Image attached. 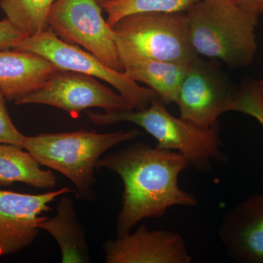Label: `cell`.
<instances>
[{"instance_id":"6da1fadb","label":"cell","mask_w":263,"mask_h":263,"mask_svg":"<svg viewBox=\"0 0 263 263\" xmlns=\"http://www.w3.org/2000/svg\"><path fill=\"white\" fill-rule=\"evenodd\" d=\"M188 167L187 159L179 152L146 143H132L100 159L97 170L115 173L124 184L117 236L130 233L143 219L163 217L174 205H196V197L179 187V175Z\"/></svg>"},{"instance_id":"7a4b0ae2","label":"cell","mask_w":263,"mask_h":263,"mask_svg":"<svg viewBox=\"0 0 263 263\" xmlns=\"http://www.w3.org/2000/svg\"><path fill=\"white\" fill-rule=\"evenodd\" d=\"M165 104L155 99L143 110H128L114 113L87 112L96 125H111L130 122L153 136L156 147L179 152L187 159L190 167L199 172L209 173L214 164H226L228 157L221 150L219 124L205 128L170 114Z\"/></svg>"},{"instance_id":"3957f363","label":"cell","mask_w":263,"mask_h":263,"mask_svg":"<svg viewBox=\"0 0 263 263\" xmlns=\"http://www.w3.org/2000/svg\"><path fill=\"white\" fill-rule=\"evenodd\" d=\"M186 13L190 40L198 56L220 60L232 68L253 62L258 16L242 9L234 0H200Z\"/></svg>"},{"instance_id":"277c9868","label":"cell","mask_w":263,"mask_h":263,"mask_svg":"<svg viewBox=\"0 0 263 263\" xmlns=\"http://www.w3.org/2000/svg\"><path fill=\"white\" fill-rule=\"evenodd\" d=\"M138 129L100 134L95 131L41 133L26 136L23 148L42 165L64 175L75 185L78 197L94 201L95 170L100 157L112 147L141 136Z\"/></svg>"},{"instance_id":"5b68a950","label":"cell","mask_w":263,"mask_h":263,"mask_svg":"<svg viewBox=\"0 0 263 263\" xmlns=\"http://www.w3.org/2000/svg\"><path fill=\"white\" fill-rule=\"evenodd\" d=\"M112 29L118 41L147 58L190 65L200 57L192 45L186 12L134 13Z\"/></svg>"},{"instance_id":"8992f818","label":"cell","mask_w":263,"mask_h":263,"mask_svg":"<svg viewBox=\"0 0 263 263\" xmlns=\"http://www.w3.org/2000/svg\"><path fill=\"white\" fill-rule=\"evenodd\" d=\"M15 49L40 55L59 70L80 72L101 79L115 88L135 110L148 108L154 100L159 98L155 91L141 86L125 72L107 67L90 52L62 41L50 27L37 35L24 38Z\"/></svg>"},{"instance_id":"52a82bcc","label":"cell","mask_w":263,"mask_h":263,"mask_svg":"<svg viewBox=\"0 0 263 263\" xmlns=\"http://www.w3.org/2000/svg\"><path fill=\"white\" fill-rule=\"evenodd\" d=\"M102 9L97 0H57L48 14V27L62 41L81 46L107 67L124 72L115 33Z\"/></svg>"},{"instance_id":"ba28073f","label":"cell","mask_w":263,"mask_h":263,"mask_svg":"<svg viewBox=\"0 0 263 263\" xmlns=\"http://www.w3.org/2000/svg\"><path fill=\"white\" fill-rule=\"evenodd\" d=\"M215 60L196 59L189 65L176 103L183 119L209 128L219 117L233 111L238 91H235Z\"/></svg>"},{"instance_id":"9c48e42d","label":"cell","mask_w":263,"mask_h":263,"mask_svg":"<svg viewBox=\"0 0 263 263\" xmlns=\"http://www.w3.org/2000/svg\"><path fill=\"white\" fill-rule=\"evenodd\" d=\"M41 104L62 109L79 117L88 108H103L107 113L133 110L124 97L92 77L80 72L58 70L17 105Z\"/></svg>"},{"instance_id":"30bf717a","label":"cell","mask_w":263,"mask_h":263,"mask_svg":"<svg viewBox=\"0 0 263 263\" xmlns=\"http://www.w3.org/2000/svg\"><path fill=\"white\" fill-rule=\"evenodd\" d=\"M63 187L39 195L0 190V257L18 253L29 247L39 235L41 214L51 210L57 197L72 193Z\"/></svg>"},{"instance_id":"8fae6325","label":"cell","mask_w":263,"mask_h":263,"mask_svg":"<svg viewBox=\"0 0 263 263\" xmlns=\"http://www.w3.org/2000/svg\"><path fill=\"white\" fill-rule=\"evenodd\" d=\"M106 263H190L192 256L181 235L141 226L133 233L107 240L103 245Z\"/></svg>"},{"instance_id":"7c38bea8","label":"cell","mask_w":263,"mask_h":263,"mask_svg":"<svg viewBox=\"0 0 263 263\" xmlns=\"http://www.w3.org/2000/svg\"><path fill=\"white\" fill-rule=\"evenodd\" d=\"M218 233L234 262L263 263V193L249 196L228 211Z\"/></svg>"},{"instance_id":"4fadbf2b","label":"cell","mask_w":263,"mask_h":263,"mask_svg":"<svg viewBox=\"0 0 263 263\" xmlns=\"http://www.w3.org/2000/svg\"><path fill=\"white\" fill-rule=\"evenodd\" d=\"M59 69L32 52L0 50V91L17 105L39 89Z\"/></svg>"},{"instance_id":"5bb4252c","label":"cell","mask_w":263,"mask_h":263,"mask_svg":"<svg viewBox=\"0 0 263 263\" xmlns=\"http://www.w3.org/2000/svg\"><path fill=\"white\" fill-rule=\"evenodd\" d=\"M117 41L123 71L133 81L146 84L165 105L176 103L189 65L147 58Z\"/></svg>"},{"instance_id":"9a60e30c","label":"cell","mask_w":263,"mask_h":263,"mask_svg":"<svg viewBox=\"0 0 263 263\" xmlns=\"http://www.w3.org/2000/svg\"><path fill=\"white\" fill-rule=\"evenodd\" d=\"M38 227L56 240L61 251L62 263L91 262L86 233L78 220L70 197L62 195L57 204L56 215L43 216Z\"/></svg>"},{"instance_id":"2e32d148","label":"cell","mask_w":263,"mask_h":263,"mask_svg":"<svg viewBox=\"0 0 263 263\" xmlns=\"http://www.w3.org/2000/svg\"><path fill=\"white\" fill-rule=\"evenodd\" d=\"M23 148L0 143V186L21 182L41 189L56 186L57 178L50 171H44L39 162Z\"/></svg>"},{"instance_id":"e0dca14e","label":"cell","mask_w":263,"mask_h":263,"mask_svg":"<svg viewBox=\"0 0 263 263\" xmlns=\"http://www.w3.org/2000/svg\"><path fill=\"white\" fill-rule=\"evenodd\" d=\"M55 0H0L5 17L27 37L48 28V16Z\"/></svg>"},{"instance_id":"ac0fdd59","label":"cell","mask_w":263,"mask_h":263,"mask_svg":"<svg viewBox=\"0 0 263 263\" xmlns=\"http://www.w3.org/2000/svg\"><path fill=\"white\" fill-rule=\"evenodd\" d=\"M200 0H115L100 3L106 12L107 23L113 27L126 15L146 12H186Z\"/></svg>"},{"instance_id":"d6986e66","label":"cell","mask_w":263,"mask_h":263,"mask_svg":"<svg viewBox=\"0 0 263 263\" xmlns=\"http://www.w3.org/2000/svg\"><path fill=\"white\" fill-rule=\"evenodd\" d=\"M233 111L254 117L263 127V100L257 81L249 83L237 93Z\"/></svg>"},{"instance_id":"ffe728a7","label":"cell","mask_w":263,"mask_h":263,"mask_svg":"<svg viewBox=\"0 0 263 263\" xmlns=\"http://www.w3.org/2000/svg\"><path fill=\"white\" fill-rule=\"evenodd\" d=\"M25 137L12 122L7 110L6 98L0 91V143L13 144L23 148Z\"/></svg>"},{"instance_id":"44dd1931","label":"cell","mask_w":263,"mask_h":263,"mask_svg":"<svg viewBox=\"0 0 263 263\" xmlns=\"http://www.w3.org/2000/svg\"><path fill=\"white\" fill-rule=\"evenodd\" d=\"M27 37L6 17L0 21V50L15 49Z\"/></svg>"},{"instance_id":"7402d4cb","label":"cell","mask_w":263,"mask_h":263,"mask_svg":"<svg viewBox=\"0 0 263 263\" xmlns=\"http://www.w3.org/2000/svg\"><path fill=\"white\" fill-rule=\"evenodd\" d=\"M242 9L259 16L263 14V0H234Z\"/></svg>"},{"instance_id":"603a6c76","label":"cell","mask_w":263,"mask_h":263,"mask_svg":"<svg viewBox=\"0 0 263 263\" xmlns=\"http://www.w3.org/2000/svg\"><path fill=\"white\" fill-rule=\"evenodd\" d=\"M257 84H258L259 92H260L261 97H262L263 100V79L257 81Z\"/></svg>"},{"instance_id":"cb8c5ba5","label":"cell","mask_w":263,"mask_h":263,"mask_svg":"<svg viewBox=\"0 0 263 263\" xmlns=\"http://www.w3.org/2000/svg\"><path fill=\"white\" fill-rule=\"evenodd\" d=\"M99 3H105V2L115 1V0H97Z\"/></svg>"}]
</instances>
